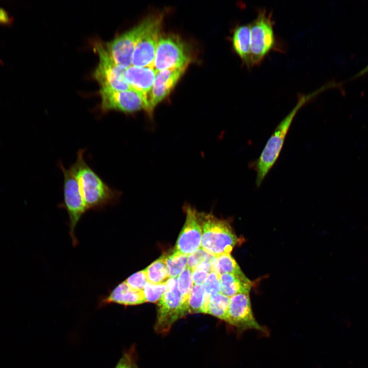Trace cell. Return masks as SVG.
I'll use <instances>...</instances> for the list:
<instances>
[{"label":"cell","instance_id":"6da1fadb","mask_svg":"<svg viewBox=\"0 0 368 368\" xmlns=\"http://www.w3.org/2000/svg\"><path fill=\"white\" fill-rule=\"evenodd\" d=\"M336 86L329 83L307 94H298L296 105L280 122L267 141L258 158L251 164L256 172V185L259 187L277 160L292 122L299 110L324 90Z\"/></svg>","mask_w":368,"mask_h":368},{"label":"cell","instance_id":"7a4b0ae2","mask_svg":"<svg viewBox=\"0 0 368 368\" xmlns=\"http://www.w3.org/2000/svg\"><path fill=\"white\" fill-rule=\"evenodd\" d=\"M84 150H79L71 166L78 180L80 192L87 210L101 209L114 203L120 192L112 189L90 168L84 158Z\"/></svg>","mask_w":368,"mask_h":368},{"label":"cell","instance_id":"3957f363","mask_svg":"<svg viewBox=\"0 0 368 368\" xmlns=\"http://www.w3.org/2000/svg\"><path fill=\"white\" fill-rule=\"evenodd\" d=\"M202 227L201 248L216 257L231 254L242 239L237 236L229 222L220 219L210 213L198 212Z\"/></svg>","mask_w":368,"mask_h":368},{"label":"cell","instance_id":"277c9868","mask_svg":"<svg viewBox=\"0 0 368 368\" xmlns=\"http://www.w3.org/2000/svg\"><path fill=\"white\" fill-rule=\"evenodd\" d=\"M251 66L261 64L271 51L283 52L282 45L274 32L272 13L259 8L256 17L250 23Z\"/></svg>","mask_w":368,"mask_h":368},{"label":"cell","instance_id":"5b68a950","mask_svg":"<svg viewBox=\"0 0 368 368\" xmlns=\"http://www.w3.org/2000/svg\"><path fill=\"white\" fill-rule=\"evenodd\" d=\"M166 291L157 302L155 332L165 334L178 319L189 314L188 298L183 296L177 288V278H170L166 283Z\"/></svg>","mask_w":368,"mask_h":368},{"label":"cell","instance_id":"8992f818","mask_svg":"<svg viewBox=\"0 0 368 368\" xmlns=\"http://www.w3.org/2000/svg\"><path fill=\"white\" fill-rule=\"evenodd\" d=\"M191 61L188 45L179 37L172 34L160 35L152 65L157 72L187 67Z\"/></svg>","mask_w":368,"mask_h":368},{"label":"cell","instance_id":"52a82bcc","mask_svg":"<svg viewBox=\"0 0 368 368\" xmlns=\"http://www.w3.org/2000/svg\"><path fill=\"white\" fill-rule=\"evenodd\" d=\"M136 43L132 57V65L152 66L163 21L160 15L148 17ZM153 67V66H152Z\"/></svg>","mask_w":368,"mask_h":368},{"label":"cell","instance_id":"ba28073f","mask_svg":"<svg viewBox=\"0 0 368 368\" xmlns=\"http://www.w3.org/2000/svg\"><path fill=\"white\" fill-rule=\"evenodd\" d=\"M60 167L63 174L64 205L70 219V235L74 245L77 243L75 236V227L80 218L87 211L82 198L78 178L72 167L65 168L62 164Z\"/></svg>","mask_w":368,"mask_h":368},{"label":"cell","instance_id":"9c48e42d","mask_svg":"<svg viewBox=\"0 0 368 368\" xmlns=\"http://www.w3.org/2000/svg\"><path fill=\"white\" fill-rule=\"evenodd\" d=\"M100 95L103 111L115 110L125 113L142 110L147 111L148 96L133 88L121 91L100 89Z\"/></svg>","mask_w":368,"mask_h":368},{"label":"cell","instance_id":"30bf717a","mask_svg":"<svg viewBox=\"0 0 368 368\" xmlns=\"http://www.w3.org/2000/svg\"><path fill=\"white\" fill-rule=\"evenodd\" d=\"M99 62L94 73V77L101 86L100 89L114 91L131 88L124 74L126 68L117 64L106 53L104 46L96 44Z\"/></svg>","mask_w":368,"mask_h":368},{"label":"cell","instance_id":"8fae6325","mask_svg":"<svg viewBox=\"0 0 368 368\" xmlns=\"http://www.w3.org/2000/svg\"><path fill=\"white\" fill-rule=\"evenodd\" d=\"M146 25L140 24L117 36L104 47L110 58L118 65L127 68L132 65V57L137 40Z\"/></svg>","mask_w":368,"mask_h":368},{"label":"cell","instance_id":"7c38bea8","mask_svg":"<svg viewBox=\"0 0 368 368\" xmlns=\"http://www.w3.org/2000/svg\"><path fill=\"white\" fill-rule=\"evenodd\" d=\"M225 321L239 331L256 330L265 332L264 328L254 316L249 293H239L229 297Z\"/></svg>","mask_w":368,"mask_h":368},{"label":"cell","instance_id":"4fadbf2b","mask_svg":"<svg viewBox=\"0 0 368 368\" xmlns=\"http://www.w3.org/2000/svg\"><path fill=\"white\" fill-rule=\"evenodd\" d=\"M185 209L186 221L174 249L188 256L201 248L202 231L198 212L189 206Z\"/></svg>","mask_w":368,"mask_h":368},{"label":"cell","instance_id":"5bb4252c","mask_svg":"<svg viewBox=\"0 0 368 368\" xmlns=\"http://www.w3.org/2000/svg\"><path fill=\"white\" fill-rule=\"evenodd\" d=\"M187 67L166 69L157 72L153 86L148 96L147 111L150 117L155 107L165 99L175 87Z\"/></svg>","mask_w":368,"mask_h":368},{"label":"cell","instance_id":"9a60e30c","mask_svg":"<svg viewBox=\"0 0 368 368\" xmlns=\"http://www.w3.org/2000/svg\"><path fill=\"white\" fill-rule=\"evenodd\" d=\"M157 72L152 66L131 65L126 69L124 77L131 88L148 96Z\"/></svg>","mask_w":368,"mask_h":368},{"label":"cell","instance_id":"2e32d148","mask_svg":"<svg viewBox=\"0 0 368 368\" xmlns=\"http://www.w3.org/2000/svg\"><path fill=\"white\" fill-rule=\"evenodd\" d=\"M146 303L143 291L131 288L125 281L118 285L101 302V305L116 303L124 306L140 305Z\"/></svg>","mask_w":368,"mask_h":368},{"label":"cell","instance_id":"e0dca14e","mask_svg":"<svg viewBox=\"0 0 368 368\" xmlns=\"http://www.w3.org/2000/svg\"><path fill=\"white\" fill-rule=\"evenodd\" d=\"M232 41L233 50L243 64L247 68H251L250 23L237 26L233 31Z\"/></svg>","mask_w":368,"mask_h":368},{"label":"cell","instance_id":"ac0fdd59","mask_svg":"<svg viewBox=\"0 0 368 368\" xmlns=\"http://www.w3.org/2000/svg\"><path fill=\"white\" fill-rule=\"evenodd\" d=\"M221 293L230 297L235 294L249 293L252 283L244 273H225L219 275Z\"/></svg>","mask_w":368,"mask_h":368},{"label":"cell","instance_id":"d6986e66","mask_svg":"<svg viewBox=\"0 0 368 368\" xmlns=\"http://www.w3.org/2000/svg\"><path fill=\"white\" fill-rule=\"evenodd\" d=\"M229 302V297L221 293L211 295L209 299L205 314H209L225 321Z\"/></svg>","mask_w":368,"mask_h":368},{"label":"cell","instance_id":"ffe728a7","mask_svg":"<svg viewBox=\"0 0 368 368\" xmlns=\"http://www.w3.org/2000/svg\"><path fill=\"white\" fill-rule=\"evenodd\" d=\"M212 270L219 275L225 273H243L231 254H225L214 257L212 262Z\"/></svg>","mask_w":368,"mask_h":368},{"label":"cell","instance_id":"44dd1931","mask_svg":"<svg viewBox=\"0 0 368 368\" xmlns=\"http://www.w3.org/2000/svg\"><path fill=\"white\" fill-rule=\"evenodd\" d=\"M145 269L148 282L152 284H164L170 279L164 255Z\"/></svg>","mask_w":368,"mask_h":368},{"label":"cell","instance_id":"7402d4cb","mask_svg":"<svg viewBox=\"0 0 368 368\" xmlns=\"http://www.w3.org/2000/svg\"><path fill=\"white\" fill-rule=\"evenodd\" d=\"M201 285H194L188 298L189 314L205 313L210 298Z\"/></svg>","mask_w":368,"mask_h":368},{"label":"cell","instance_id":"603a6c76","mask_svg":"<svg viewBox=\"0 0 368 368\" xmlns=\"http://www.w3.org/2000/svg\"><path fill=\"white\" fill-rule=\"evenodd\" d=\"M188 255L173 249L167 255H165L169 276L177 278L187 267Z\"/></svg>","mask_w":368,"mask_h":368},{"label":"cell","instance_id":"cb8c5ba5","mask_svg":"<svg viewBox=\"0 0 368 368\" xmlns=\"http://www.w3.org/2000/svg\"><path fill=\"white\" fill-rule=\"evenodd\" d=\"M166 289V283L154 284L148 282L143 290L146 302L157 303L165 292Z\"/></svg>","mask_w":368,"mask_h":368},{"label":"cell","instance_id":"d4e9b609","mask_svg":"<svg viewBox=\"0 0 368 368\" xmlns=\"http://www.w3.org/2000/svg\"><path fill=\"white\" fill-rule=\"evenodd\" d=\"M177 288L180 293L189 298L194 283L192 277V270L186 267L177 277Z\"/></svg>","mask_w":368,"mask_h":368},{"label":"cell","instance_id":"484cf974","mask_svg":"<svg viewBox=\"0 0 368 368\" xmlns=\"http://www.w3.org/2000/svg\"><path fill=\"white\" fill-rule=\"evenodd\" d=\"M213 260L204 261L192 270L194 285H201L204 282L209 274L212 271Z\"/></svg>","mask_w":368,"mask_h":368},{"label":"cell","instance_id":"4316f807","mask_svg":"<svg viewBox=\"0 0 368 368\" xmlns=\"http://www.w3.org/2000/svg\"><path fill=\"white\" fill-rule=\"evenodd\" d=\"M202 286L205 292L210 296L221 293L219 275L212 271Z\"/></svg>","mask_w":368,"mask_h":368},{"label":"cell","instance_id":"83f0119b","mask_svg":"<svg viewBox=\"0 0 368 368\" xmlns=\"http://www.w3.org/2000/svg\"><path fill=\"white\" fill-rule=\"evenodd\" d=\"M214 256L210 255L202 248L188 255L187 267L191 270L201 263L213 259Z\"/></svg>","mask_w":368,"mask_h":368},{"label":"cell","instance_id":"f1b7e54d","mask_svg":"<svg viewBox=\"0 0 368 368\" xmlns=\"http://www.w3.org/2000/svg\"><path fill=\"white\" fill-rule=\"evenodd\" d=\"M125 281L131 288L136 290L143 291L145 285L148 282L145 269L132 274Z\"/></svg>","mask_w":368,"mask_h":368},{"label":"cell","instance_id":"f546056e","mask_svg":"<svg viewBox=\"0 0 368 368\" xmlns=\"http://www.w3.org/2000/svg\"><path fill=\"white\" fill-rule=\"evenodd\" d=\"M135 348L132 347L124 352L114 368H134L136 365Z\"/></svg>","mask_w":368,"mask_h":368},{"label":"cell","instance_id":"4dcf8cb0","mask_svg":"<svg viewBox=\"0 0 368 368\" xmlns=\"http://www.w3.org/2000/svg\"><path fill=\"white\" fill-rule=\"evenodd\" d=\"M12 17L3 8H0V25H9L12 22Z\"/></svg>","mask_w":368,"mask_h":368},{"label":"cell","instance_id":"1f68e13d","mask_svg":"<svg viewBox=\"0 0 368 368\" xmlns=\"http://www.w3.org/2000/svg\"><path fill=\"white\" fill-rule=\"evenodd\" d=\"M368 72V64L364 67L362 70H361L359 73L356 74L354 76L353 78L355 79L357 78H358L359 77H361L362 76H363L364 75L366 74Z\"/></svg>","mask_w":368,"mask_h":368},{"label":"cell","instance_id":"d6a6232c","mask_svg":"<svg viewBox=\"0 0 368 368\" xmlns=\"http://www.w3.org/2000/svg\"><path fill=\"white\" fill-rule=\"evenodd\" d=\"M134 368H139V367H137V365H136Z\"/></svg>","mask_w":368,"mask_h":368}]
</instances>
